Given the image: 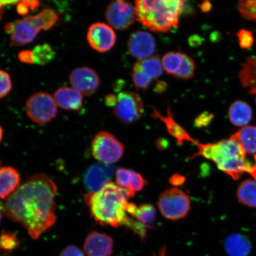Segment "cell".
I'll list each match as a JSON object with an SVG mask.
<instances>
[{"instance_id": "cell-1", "label": "cell", "mask_w": 256, "mask_h": 256, "mask_svg": "<svg viewBox=\"0 0 256 256\" xmlns=\"http://www.w3.org/2000/svg\"><path fill=\"white\" fill-rule=\"evenodd\" d=\"M58 188L49 176L38 174L28 178L4 204L5 215L22 224L34 240L56 222Z\"/></svg>"}, {"instance_id": "cell-2", "label": "cell", "mask_w": 256, "mask_h": 256, "mask_svg": "<svg viewBox=\"0 0 256 256\" xmlns=\"http://www.w3.org/2000/svg\"><path fill=\"white\" fill-rule=\"evenodd\" d=\"M135 194L114 182H110L101 190L86 194L84 201L91 217L96 222L118 228L126 226L129 220L126 210L128 200Z\"/></svg>"}, {"instance_id": "cell-3", "label": "cell", "mask_w": 256, "mask_h": 256, "mask_svg": "<svg viewBox=\"0 0 256 256\" xmlns=\"http://www.w3.org/2000/svg\"><path fill=\"white\" fill-rule=\"evenodd\" d=\"M198 151L192 158L198 156L213 162L217 168L234 180H238L245 172H250L252 164L246 159V152L236 140L230 138L216 143L202 144L194 140Z\"/></svg>"}, {"instance_id": "cell-4", "label": "cell", "mask_w": 256, "mask_h": 256, "mask_svg": "<svg viewBox=\"0 0 256 256\" xmlns=\"http://www.w3.org/2000/svg\"><path fill=\"white\" fill-rule=\"evenodd\" d=\"M184 3L181 0H137L136 19L150 30L166 33L178 26Z\"/></svg>"}, {"instance_id": "cell-5", "label": "cell", "mask_w": 256, "mask_h": 256, "mask_svg": "<svg viewBox=\"0 0 256 256\" xmlns=\"http://www.w3.org/2000/svg\"><path fill=\"white\" fill-rule=\"evenodd\" d=\"M158 204L162 216L171 220L184 218L190 210V196L178 188H169L163 192Z\"/></svg>"}, {"instance_id": "cell-6", "label": "cell", "mask_w": 256, "mask_h": 256, "mask_svg": "<svg viewBox=\"0 0 256 256\" xmlns=\"http://www.w3.org/2000/svg\"><path fill=\"white\" fill-rule=\"evenodd\" d=\"M92 152L98 162L111 165L122 158L124 146L110 133L101 131L96 134L92 140Z\"/></svg>"}, {"instance_id": "cell-7", "label": "cell", "mask_w": 256, "mask_h": 256, "mask_svg": "<svg viewBox=\"0 0 256 256\" xmlns=\"http://www.w3.org/2000/svg\"><path fill=\"white\" fill-rule=\"evenodd\" d=\"M28 118L34 122L46 124L56 116L57 104L54 98L44 92H38L32 95L26 104Z\"/></svg>"}, {"instance_id": "cell-8", "label": "cell", "mask_w": 256, "mask_h": 256, "mask_svg": "<svg viewBox=\"0 0 256 256\" xmlns=\"http://www.w3.org/2000/svg\"><path fill=\"white\" fill-rule=\"evenodd\" d=\"M117 98L114 114L122 122L133 124L142 118L144 104L139 94L135 92L124 91L120 92Z\"/></svg>"}, {"instance_id": "cell-9", "label": "cell", "mask_w": 256, "mask_h": 256, "mask_svg": "<svg viewBox=\"0 0 256 256\" xmlns=\"http://www.w3.org/2000/svg\"><path fill=\"white\" fill-rule=\"evenodd\" d=\"M105 17L112 27L119 30H126L136 19L135 6L128 2L117 0L108 6Z\"/></svg>"}, {"instance_id": "cell-10", "label": "cell", "mask_w": 256, "mask_h": 256, "mask_svg": "<svg viewBox=\"0 0 256 256\" xmlns=\"http://www.w3.org/2000/svg\"><path fill=\"white\" fill-rule=\"evenodd\" d=\"M88 42L98 52H107L114 46L116 35L110 25L98 22L90 26L87 34Z\"/></svg>"}, {"instance_id": "cell-11", "label": "cell", "mask_w": 256, "mask_h": 256, "mask_svg": "<svg viewBox=\"0 0 256 256\" xmlns=\"http://www.w3.org/2000/svg\"><path fill=\"white\" fill-rule=\"evenodd\" d=\"M4 28L6 32L11 34L12 46H23L31 43L40 32L34 24L32 16L8 24Z\"/></svg>"}, {"instance_id": "cell-12", "label": "cell", "mask_w": 256, "mask_h": 256, "mask_svg": "<svg viewBox=\"0 0 256 256\" xmlns=\"http://www.w3.org/2000/svg\"><path fill=\"white\" fill-rule=\"evenodd\" d=\"M70 84L82 95L88 96L98 90L100 78L94 69L88 66L76 68L69 76Z\"/></svg>"}, {"instance_id": "cell-13", "label": "cell", "mask_w": 256, "mask_h": 256, "mask_svg": "<svg viewBox=\"0 0 256 256\" xmlns=\"http://www.w3.org/2000/svg\"><path fill=\"white\" fill-rule=\"evenodd\" d=\"M115 168L113 166L98 162L92 164L86 170L84 183L90 192H97L108 183L113 178Z\"/></svg>"}, {"instance_id": "cell-14", "label": "cell", "mask_w": 256, "mask_h": 256, "mask_svg": "<svg viewBox=\"0 0 256 256\" xmlns=\"http://www.w3.org/2000/svg\"><path fill=\"white\" fill-rule=\"evenodd\" d=\"M128 49L131 56L142 60L151 57L156 49V41L152 34L145 31H136L130 34Z\"/></svg>"}, {"instance_id": "cell-15", "label": "cell", "mask_w": 256, "mask_h": 256, "mask_svg": "<svg viewBox=\"0 0 256 256\" xmlns=\"http://www.w3.org/2000/svg\"><path fill=\"white\" fill-rule=\"evenodd\" d=\"M83 248L88 256H110L114 240L104 233L94 232L86 238Z\"/></svg>"}, {"instance_id": "cell-16", "label": "cell", "mask_w": 256, "mask_h": 256, "mask_svg": "<svg viewBox=\"0 0 256 256\" xmlns=\"http://www.w3.org/2000/svg\"><path fill=\"white\" fill-rule=\"evenodd\" d=\"M54 98L56 104L64 110H78L82 107V95L74 88L63 86L57 89Z\"/></svg>"}, {"instance_id": "cell-17", "label": "cell", "mask_w": 256, "mask_h": 256, "mask_svg": "<svg viewBox=\"0 0 256 256\" xmlns=\"http://www.w3.org/2000/svg\"><path fill=\"white\" fill-rule=\"evenodd\" d=\"M20 182L17 170L10 166L0 168V199L4 200L14 193Z\"/></svg>"}, {"instance_id": "cell-18", "label": "cell", "mask_w": 256, "mask_h": 256, "mask_svg": "<svg viewBox=\"0 0 256 256\" xmlns=\"http://www.w3.org/2000/svg\"><path fill=\"white\" fill-rule=\"evenodd\" d=\"M152 116L154 118H158V119L161 120L164 123L168 132L177 140L178 143L180 145H182L184 142L192 143L194 142V140L192 138L190 134L186 132V130L184 129L180 124L176 122L172 116L170 108H168L167 116H162L156 108H154Z\"/></svg>"}, {"instance_id": "cell-19", "label": "cell", "mask_w": 256, "mask_h": 256, "mask_svg": "<svg viewBox=\"0 0 256 256\" xmlns=\"http://www.w3.org/2000/svg\"><path fill=\"white\" fill-rule=\"evenodd\" d=\"M224 246L229 256H248L252 249L249 240L239 233H234L227 236Z\"/></svg>"}, {"instance_id": "cell-20", "label": "cell", "mask_w": 256, "mask_h": 256, "mask_svg": "<svg viewBox=\"0 0 256 256\" xmlns=\"http://www.w3.org/2000/svg\"><path fill=\"white\" fill-rule=\"evenodd\" d=\"M238 78L243 87L256 98V57L250 56L242 64Z\"/></svg>"}, {"instance_id": "cell-21", "label": "cell", "mask_w": 256, "mask_h": 256, "mask_svg": "<svg viewBox=\"0 0 256 256\" xmlns=\"http://www.w3.org/2000/svg\"><path fill=\"white\" fill-rule=\"evenodd\" d=\"M252 115L251 107L242 100L234 102L229 108V119L232 124L236 126H245L250 122Z\"/></svg>"}, {"instance_id": "cell-22", "label": "cell", "mask_w": 256, "mask_h": 256, "mask_svg": "<svg viewBox=\"0 0 256 256\" xmlns=\"http://www.w3.org/2000/svg\"><path fill=\"white\" fill-rule=\"evenodd\" d=\"M232 138L238 142L246 153H256V127L245 126L233 134Z\"/></svg>"}, {"instance_id": "cell-23", "label": "cell", "mask_w": 256, "mask_h": 256, "mask_svg": "<svg viewBox=\"0 0 256 256\" xmlns=\"http://www.w3.org/2000/svg\"><path fill=\"white\" fill-rule=\"evenodd\" d=\"M238 198L240 203L250 208H256V180L248 179L240 184Z\"/></svg>"}, {"instance_id": "cell-24", "label": "cell", "mask_w": 256, "mask_h": 256, "mask_svg": "<svg viewBox=\"0 0 256 256\" xmlns=\"http://www.w3.org/2000/svg\"><path fill=\"white\" fill-rule=\"evenodd\" d=\"M135 65L148 75L152 80L156 79L162 75L163 67L162 60L158 56H151L140 60Z\"/></svg>"}, {"instance_id": "cell-25", "label": "cell", "mask_w": 256, "mask_h": 256, "mask_svg": "<svg viewBox=\"0 0 256 256\" xmlns=\"http://www.w3.org/2000/svg\"><path fill=\"white\" fill-rule=\"evenodd\" d=\"M32 20L38 30H49L55 26L59 20V16L52 9H44L39 14L32 16Z\"/></svg>"}, {"instance_id": "cell-26", "label": "cell", "mask_w": 256, "mask_h": 256, "mask_svg": "<svg viewBox=\"0 0 256 256\" xmlns=\"http://www.w3.org/2000/svg\"><path fill=\"white\" fill-rule=\"evenodd\" d=\"M20 246L16 233L4 230L0 233V256H8Z\"/></svg>"}, {"instance_id": "cell-27", "label": "cell", "mask_w": 256, "mask_h": 256, "mask_svg": "<svg viewBox=\"0 0 256 256\" xmlns=\"http://www.w3.org/2000/svg\"><path fill=\"white\" fill-rule=\"evenodd\" d=\"M156 210L151 204H143L138 206L135 218L140 224L145 226L147 230L152 229L154 227L156 220Z\"/></svg>"}, {"instance_id": "cell-28", "label": "cell", "mask_w": 256, "mask_h": 256, "mask_svg": "<svg viewBox=\"0 0 256 256\" xmlns=\"http://www.w3.org/2000/svg\"><path fill=\"white\" fill-rule=\"evenodd\" d=\"M32 52L34 55V64L40 66L46 65L52 62L56 56L52 48L48 44H41L35 46L32 50Z\"/></svg>"}, {"instance_id": "cell-29", "label": "cell", "mask_w": 256, "mask_h": 256, "mask_svg": "<svg viewBox=\"0 0 256 256\" xmlns=\"http://www.w3.org/2000/svg\"><path fill=\"white\" fill-rule=\"evenodd\" d=\"M183 53L181 52H170L166 54L162 58L163 69L168 74L174 76L180 69Z\"/></svg>"}, {"instance_id": "cell-30", "label": "cell", "mask_w": 256, "mask_h": 256, "mask_svg": "<svg viewBox=\"0 0 256 256\" xmlns=\"http://www.w3.org/2000/svg\"><path fill=\"white\" fill-rule=\"evenodd\" d=\"M195 66L194 60L187 54L183 53L180 69L174 76L183 80H190L194 76Z\"/></svg>"}, {"instance_id": "cell-31", "label": "cell", "mask_w": 256, "mask_h": 256, "mask_svg": "<svg viewBox=\"0 0 256 256\" xmlns=\"http://www.w3.org/2000/svg\"><path fill=\"white\" fill-rule=\"evenodd\" d=\"M238 9L246 20L256 21V0H242L238 2Z\"/></svg>"}, {"instance_id": "cell-32", "label": "cell", "mask_w": 256, "mask_h": 256, "mask_svg": "<svg viewBox=\"0 0 256 256\" xmlns=\"http://www.w3.org/2000/svg\"><path fill=\"white\" fill-rule=\"evenodd\" d=\"M132 79L134 86L138 90H146L150 87L152 79L145 72L134 65L132 74Z\"/></svg>"}, {"instance_id": "cell-33", "label": "cell", "mask_w": 256, "mask_h": 256, "mask_svg": "<svg viewBox=\"0 0 256 256\" xmlns=\"http://www.w3.org/2000/svg\"><path fill=\"white\" fill-rule=\"evenodd\" d=\"M148 184V182L138 172L130 170V177L129 190L134 193L142 190Z\"/></svg>"}, {"instance_id": "cell-34", "label": "cell", "mask_w": 256, "mask_h": 256, "mask_svg": "<svg viewBox=\"0 0 256 256\" xmlns=\"http://www.w3.org/2000/svg\"><path fill=\"white\" fill-rule=\"evenodd\" d=\"M12 88V82L8 73L0 70V98L8 96Z\"/></svg>"}, {"instance_id": "cell-35", "label": "cell", "mask_w": 256, "mask_h": 256, "mask_svg": "<svg viewBox=\"0 0 256 256\" xmlns=\"http://www.w3.org/2000/svg\"><path fill=\"white\" fill-rule=\"evenodd\" d=\"M239 44L242 49L248 50L252 48L254 44V36L251 31L244 30H240L238 34Z\"/></svg>"}, {"instance_id": "cell-36", "label": "cell", "mask_w": 256, "mask_h": 256, "mask_svg": "<svg viewBox=\"0 0 256 256\" xmlns=\"http://www.w3.org/2000/svg\"><path fill=\"white\" fill-rule=\"evenodd\" d=\"M130 177V170L120 168L116 172L117 184L122 188L129 190Z\"/></svg>"}, {"instance_id": "cell-37", "label": "cell", "mask_w": 256, "mask_h": 256, "mask_svg": "<svg viewBox=\"0 0 256 256\" xmlns=\"http://www.w3.org/2000/svg\"><path fill=\"white\" fill-rule=\"evenodd\" d=\"M213 118L214 115L212 114L208 113V112H204L195 120V126L198 127L206 126L209 124Z\"/></svg>"}, {"instance_id": "cell-38", "label": "cell", "mask_w": 256, "mask_h": 256, "mask_svg": "<svg viewBox=\"0 0 256 256\" xmlns=\"http://www.w3.org/2000/svg\"><path fill=\"white\" fill-rule=\"evenodd\" d=\"M60 256H86L84 252L75 246H69L64 248Z\"/></svg>"}, {"instance_id": "cell-39", "label": "cell", "mask_w": 256, "mask_h": 256, "mask_svg": "<svg viewBox=\"0 0 256 256\" xmlns=\"http://www.w3.org/2000/svg\"><path fill=\"white\" fill-rule=\"evenodd\" d=\"M19 60L22 63L27 64H34L33 52L30 50H22L18 53Z\"/></svg>"}, {"instance_id": "cell-40", "label": "cell", "mask_w": 256, "mask_h": 256, "mask_svg": "<svg viewBox=\"0 0 256 256\" xmlns=\"http://www.w3.org/2000/svg\"><path fill=\"white\" fill-rule=\"evenodd\" d=\"M170 184L174 186H179L184 184L185 182V178L180 174H174L172 176L170 180Z\"/></svg>"}, {"instance_id": "cell-41", "label": "cell", "mask_w": 256, "mask_h": 256, "mask_svg": "<svg viewBox=\"0 0 256 256\" xmlns=\"http://www.w3.org/2000/svg\"><path fill=\"white\" fill-rule=\"evenodd\" d=\"M30 8L26 4L24 1L19 2L17 5V12L19 14L25 16L30 12Z\"/></svg>"}, {"instance_id": "cell-42", "label": "cell", "mask_w": 256, "mask_h": 256, "mask_svg": "<svg viewBox=\"0 0 256 256\" xmlns=\"http://www.w3.org/2000/svg\"><path fill=\"white\" fill-rule=\"evenodd\" d=\"M117 96L114 94H108L105 97V104L108 106H115L117 103Z\"/></svg>"}, {"instance_id": "cell-43", "label": "cell", "mask_w": 256, "mask_h": 256, "mask_svg": "<svg viewBox=\"0 0 256 256\" xmlns=\"http://www.w3.org/2000/svg\"><path fill=\"white\" fill-rule=\"evenodd\" d=\"M20 2H12V1H0V20H2V16L4 14L6 6L8 5H14L18 4Z\"/></svg>"}, {"instance_id": "cell-44", "label": "cell", "mask_w": 256, "mask_h": 256, "mask_svg": "<svg viewBox=\"0 0 256 256\" xmlns=\"http://www.w3.org/2000/svg\"><path fill=\"white\" fill-rule=\"evenodd\" d=\"M166 88H167V84L165 82H159L156 83L155 86V90L158 92H164L166 90Z\"/></svg>"}, {"instance_id": "cell-45", "label": "cell", "mask_w": 256, "mask_h": 256, "mask_svg": "<svg viewBox=\"0 0 256 256\" xmlns=\"http://www.w3.org/2000/svg\"><path fill=\"white\" fill-rule=\"evenodd\" d=\"M26 4L28 8H30L31 10H35L40 7V2L38 1H24Z\"/></svg>"}, {"instance_id": "cell-46", "label": "cell", "mask_w": 256, "mask_h": 256, "mask_svg": "<svg viewBox=\"0 0 256 256\" xmlns=\"http://www.w3.org/2000/svg\"><path fill=\"white\" fill-rule=\"evenodd\" d=\"M200 8L203 12H208L212 8V4L210 2H204L200 4Z\"/></svg>"}, {"instance_id": "cell-47", "label": "cell", "mask_w": 256, "mask_h": 256, "mask_svg": "<svg viewBox=\"0 0 256 256\" xmlns=\"http://www.w3.org/2000/svg\"><path fill=\"white\" fill-rule=\"evenodd\" d=\"M254 158L256 160L255 164H252L251 171L249 174H251L254 178V180H256V156H255Z\"/></svg>"}, {"instance_id": "cell-48", "label": "cell", "mask_w": 256, "mask_h": 256, "mask_svg": "<svg viewBox=\"0 0 256 256\" xmlns=\"http://www.w3.org/2000/svg\"><path fill=\"white\" fill-rule=\"evenodd\" d=\"M5 214L4 206L0 202V222H1L3 216Z\"/></svg>"}, {"instance_id": "cell-49", "label": "cell", "mask_w": 256, "mask_h": 256, "mask_svg": "<svg viewBox=\"0 0 256 256\" xmlns=\"http://www.w3.org/2000/svg\"><path fill=\"white\" fill-rule=\"evenodd\" d=\"M166 247H163L160 250L159 254L155 256H166Z\"/></svg>"}, {"instance_id": "cell-50", "label": "cell", "mask_w": 256, "mask_h": 256, "mask_svg": "<svg viewBox=\"0 0 256 256\" xmlns=\"http://www.w3.org/2000/svg\"><path fill=\"white\" fill-rule=\"evenodd\" d=\"M3 137V130L1 126H0V142H1Z\"/></svg>"}, {"instance_id": "cell-51", "label": "cell", "mask_w": 256, "mask_h": 256, "mask_svg": "<svg viewBox=\"0 0 256 256\" xmlns=\"http://www.w3.org/2000/svg\"><path fill=\"white\" fill-rule=\"evenodd\" d=\"M0 164H1V162H0Z\"/></svg>"}]
</instances>
